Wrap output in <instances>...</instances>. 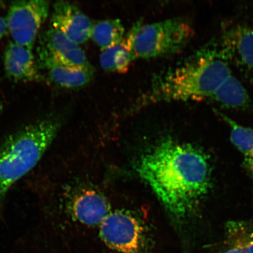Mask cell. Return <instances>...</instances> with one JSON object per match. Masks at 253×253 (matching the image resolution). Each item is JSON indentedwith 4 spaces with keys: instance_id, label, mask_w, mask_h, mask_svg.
Returning a JSON list of instances; mask_svg holds the SVG:
<instances>
[{
    "instance_id": "obj_1",
    "label": "cell",
    "mask_w": 253,
    "mask_h": 253,
    "mask_svg": "<svg viewBox=\"0 0 253 253\" xmlns=\"http://www.w3.org/2000/svg\"><path fill=\"white\" fill-rule=\"evenodd\" d=\"M137 170L167 210L183 219L197 210L211 187V169L203 151L164 141L142 156Z\"/></svg>"
},
{
    "instance_id": "obj_2",
    "label": "cell",
    "mask_w": 253,
    "mask_h": 253,
    "mask_svg": "<svg viewBox=\"0 0 253 253\" xmlns=\"http://www.w3.org/2000/svg\"><path fill=\"white\" fill-rule=\"evenodd\" d=\"M231 75L229 63L218 44H209L181 65L156 75L134 108L164 102L209 99Z\"/></svg>"
},
{
    "instance_id": "obj_3",
    "label": "cell",
    "mask_w": 253,
    "mask_h": 253,
    "mask_svg": "<svg viewBox=\"0 0 253 253\" xmlns=\"http://www.w3.org/2000/svg\"><path fill=\"white\" fill-rule=\"evenodd\" d=\"M59 127L56 119L41 120L9 135L0 145V203L12 185L39 163Z\"/></svg>"
},
{
    "instance_id": "obj_4",
    "label": "cell",
    "mask_w": 253,
    "mask_h": 253,
    "mask_svg": "<svg viewBox=\"0 0 253 253\" xmlns=\"http://www.w3.org/2000/svg\"><path fill=\"white\" fill-rule=\"evenodd\" d=\"M135 25L132 47L136 59L156 58L174 54L187 45L194 34L191 25L181 18Z\"/></svg>"
},
{
    "instance_id": "obj_5",
    "label": "cell",
    "mask_w": 253,
    "mask_h": 253,
    "mask_svg": "<svg viewBox=\"0 0 253 253\" xmlns=\"http://www.w3.org/2000/svg\"><path fill=\"white\" fill-rule=\"evenodd\" d=\"M50 4L44 0L12 2L7 17L8 31L12 41L33 50L41 27L48 17Z\"/></svg>"
},
{
    "instance_id": "obj_6",
    "label": "cell",
    "mask_w": 253,
    "mask_h": 253,
    "mask_svg": "<svg viewBox=\"0 0 253 253\" xmlns=\"http://www.w3.org/2000/svg\"><path fill=\"white\" fill-rule=\"evenodd\" d=\"M100 236L118 253H144L145 235L139 221L131 214L117 211L101 224Z\"/></svg>"
},
{
    "instance_id": "obj_7",
    "label": "cell",
    "mask_w": 253,
    "mask_h": 253,
    "mask_svg": "<svg viewBox=\"0 0 253 253\" xmlns=\"http://www.w3.org/2000/svg\"><path fill=\"white\" fill-rule=\"evenodd\" d=\"M39 58L55 60L65 64L93 69L80 45L50 27L40 37Z\"/></svg>"
},
{
    "instance_id": "obj_8",
    "label": "cell",
    "mask_w": 253,
    "mask_h": 253,
    "mask_svg": "<svg viewBox=\"0 0 253 253\" xmlns=\"http://www.w3.org/2000/svg\"><path fill=\"white\" fill-rule=\"evenodd\" d=\"M93 24L77 6L68 1H57L53 5L51 27L68 39L81 45L91 38Z\"/></svg>"
},
{
    "instance_id": "obj_9",
    "label": "cell",
    "mask_w": 253,
    "mask_h": 253,
    "mask_svg": "<svg viewBox=\"0 0 253 253\" xmlns=\"http://www.w3.org/2000/svg\"><path fill=\"white\" fill-rule=\"evenodd\" d=\"M218 44L226 61L246 72H253V28L235 25L221 35Z\"/></svg>"
},
{
    "instance_id": "obj_10",
    "label": "cell",
    "mask_w": 253,
    "mask_h": 253,
    "mask_svg": "<svg viewBox=\"0 0 253 253\" xmlns=\"http://www.w3.org/2000/svg\"><path fill=\"white\" fill-rule=\"evenodd\" d=\"M6 75L15 82H38L42 79L33 50L12 41L6 47L4 56Z\"/></svg>"
},
{
    "instance_id": "obj_11",
    "label": "cell",
    "mask_w": 253,
    "mask_h": 253,
    "mask_svg": "<svg viewBox=\"0 0 253 253\" xmlns=\"http://www.w3.org/2000/svg\"><path fill=\"white\" fill-rule=\"evenodd\" d=\"M39 65L45 69L50 80L60 87L77 88L90 83L94 69H85L65 64L47 58H39Z\"/></svg>"
},
{
    "instance_id": "obj_12",
    "label": "cell",
    "mask_w": 253,
    "mask_h": 253,
    "mask_svg": "<svg viewBox=\"0 0 253 253\" xmlns=\"http://www.w3.org/2000/svg\"><path fill=\"white\" fill-rule=\"evenodd\" d=\"M73 214L80 222L88 226L102 224L109 214V207L102 196L94 192L79 195L72 205Z\"/></svg>"
},
{
    "instance_id": "obj_13",
    "label": "cell",
    "mask_w": 253,
    "mask_h": 253,
    "mask_svg": "<svg viewBox=\"0 0 253 253\" xmlns=\"http://www.w3.org/2000/svg\"><path fill=\"white\" fill-rule=\"evenodd\" d=\"M135 32V25L121 42L110 48L102 50L100 55V64L104 70L123 73L127 70L132 62L136 59L132 42Z\"/></svg>"
},
{
    "instance_id": "obj_14",
    "label": "cell",
    "mask_w": 253,
    "mask_h": 253,
    "mask_svg": "<svg viewBox=\"0 0 253 253\" xmlns=\"http://www.w3.org/2000/svg\"><path fill=\"white\" fill-rule=\"evenodd\" d=\"M209 99L230 109L246 108L251 102L248 91L239 79L232 75L220 85Z\"/></svg>"
},
{
    "instance_id": "obj_15",
    "label": "cell",
    "mask_w": 253,
    "mask_h": 253,
    "mask_svg": "<svg viewBox=\"0 0 253 253\" xmlns=\"http://www.w3.org/2000/svg\"><path fill=\"white\" fill-rule=\"evenodd\" d=\"M125 29L119 19H112L93 24L91 38L102 50L118 45L125 37Z\"/></svg>"
},
{
    "instance_id": "obj_16",
    "label": "cell",
    "mask_w": 253,
    "mask_h": 253,
    "mask_svg": "<svg viewBox=\"0 0 253 253\" xmlns=\"http://www.w3.org/2000/svg\"><path fill=\"white\" fill-rule=\"evenodd\" d=\"M218 113L230 127V139L232 143L241 152L245 159L251 156L253 154V128L237 124L229 117Z\"/></svg>"
},
{
    "instance_id": "obj_17",
    "label": "cell",
    "mask_w": 253,
    "mask_h": 253,
    "mask_svg": "<svg viewBox=\"0 0 253 253\" xmlns=\"http://www.w3.org/2000/svg\"><path fill=\"white\" fill-rule=\"evenodd\" d=\"M8 31L7 21L5 18L0 16V41L5 36Z\"/></svg>"
},
{
    "instance_id": "obj_18",
    "label": "cell",
    "mask_w": 253,
    "mask_h": 253,
    "mask_svg": "<svg viewBox=\"0 0 253 253\" xmlns=\"http://www.w3.org/2000/svg\"><path fill=\"white\" fill-rule=\"evenodd\" d=\"M245 162L253 175V154L245 159Z\"/></svg>"
},
{
    "instance_id": "obj_19",
    "label": "cell",
    "mask_w": 253,
    "mask_h": 253,
    "mask_svg": "<svg viewBox=\"0 0 253 253\" xmlns=\"http://www.w3.org/2000/svg\"><path fill=\"white\" fill-rule=\"evenodd\" d=\"M4 2L2 1H0V7H4Z\"/></svg>"
},
{
    "instance_id": "obj_20",
    "label": "cell",
    "mask_w": 253,
    "mask_h": 253,
    "mask_svg": "<svg viewBox=\"0 0 253 253\" xmlns=\"http://www.w3.org/2000/svg\"><path fill=\"white\" fill-rule=\"evenodd\" d=\"M2 109H3L2 104L1 102H0V113H1Z\"/></svg>"
}]
</instances>
